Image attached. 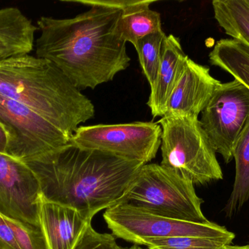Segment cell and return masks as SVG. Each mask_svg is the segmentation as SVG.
<instances>
[{
  "label": "cell",
  "mask_w": 249,
  "mask_h": 249,
  "mask_svg": "<svg viewBox=\"0 0 249 249\" xmlns=\"http://www.w3.org/2000/svg\"><path fill=\"white\" fill-rule=\"evenodd\" d=\"M63 1L90 9L71 19L39 18L36 57L51 61L80 92L113 80L130 62L118 30L120 0Z\"/></svg>",
  "instance_id": "6da1fadb"
},
{
  "label": "cell",
  "mask_w": 249,
  "mask_h": 249,
  "mask_svg": "<svg viewBox=\"0 0 249 249\" xmlns=\"http://www.w3.org/2000/svg\"><path fill=\"white\" fill-rule=\"evenodd\" d=\"M23 162L37 178L42 200L74 209L90 221L121 203L143 165L71 143Z\"/></svg>",
  "instance_id": "7a4b0ae2"
},
{
  "label": "cell",
  "mask_w": 249,
  "mask_h": 249,
  "mask_svg": "<svg viewBox=\"0 0 249 249\" xmlns=\"http://www.w3.org/2000/svg\"><path fill=\"white\" fill-rule=\"evenodd\" d=\"M0 95L32 110L71 138L96 111L90 99L53 64L29 54L0 61Z\"/></svg>",
  "instance_id": "3957f363"
},
{
  "label": "cell",
  "mask_w": 249,
  "mask_h": 249,
  "mask_svg": "<svg viewBox=\"0 0 249 249\" xmlns=\"http://www.w3.org/2000/svg\"><path fill=\"white\" fill-rule=\"evenodd\" d=\"M158 122L162 129L161 166L193 184L222 179L216 152L198 118L166 114Z\"/></svg>",
  "instance_id": "277c9868"
},
{
  "label": "cell",
  "mask_w": 249,
  "mask_h": 249,
  "mask_svg": "<svg viewBox=\"0 0 249 249\" xmlns=\"http://www.w3.org/2000/svg\"><path fill=\"white\" fill-rule=\"evenodd\" d=\"M121 203L162 217L209 224L201 210L203 200L194 184L158 164H146L138 171Z\"/></svg>",
  "instance_id": "5b68a950"
},
{
  "label": "cell",
  "mask_w": 249,
  "mask_h": 249,
  "mask_svg": "<svg viewBox=\"0 0 249 249\" xmlns=\"http://www.w3.org/2000/svg\"><path fill=\"white\" fill-rule=\"evenodd\" d=\"M104 219L114 236L136 245L155 238L178 236L235 238V235L216 224H197L162 217L120 203L104 213Z\"/></svg>",
  "instance_id": "8992f818"
},
{
  "label": "cell",
  "mask_w": 249,
  "mask_h": 249,
  "mask_svg": "<svg viewBox=\"0 0 249 249\" xmlns=\"http://www.w3.org/2000/svg\"><path fill=\"white\" fill-rule=\"evenodd\" d=\"M161 134L159 123L152 121L99 124L79 127L71 143L82 149L100 151L146 165L156 156Z\"/></svg>",
  "instance_id": "52a82bcc"
},
{
  "label": "cell",
  "mask_w": 249,
  "mask_h": 249,
  "mask_svg": "<svg viewBox=\"0 0 249 249\" xmlns=\"http://www.w3.org/2000/svg\"><path fill=\"white\" fill-rule=\"evenodd\" d=\"M0 125L7 136L5 153L19 160L58 150L71 138L19 102L0 95Z\"/></svg>",
  "instance_id": "ba28073f"
},
{
  "label": "cell",
  "mask_w": 249,
  "mask_h": 249,
  "mask_svg": "<svg viewBox=\"0 0 249 249\" xmlns=\"http://www.w3.org/2000/svg\"><path fill=\"white\" fill-rule=\"evenodd\" d=\"M249 120V88L236 79L221 83L202 111L200 122L225 163L233 159L235 145Z\"/></svg>",
  "instance_id": "9c48e42d"
},
{
  "label": "cell",
  "mask_w": 249,
  "mask_h": 249,
  "mask_svg": "<svg viewBox=\"0 0 249 249\" xmlns=\"http://www.w3.org/2000/svg\"><path fill=\"white\" fill-rule=\"evenodd\" d=\"M42 193L33 171L23 161L0 153V215L40 228Z\"/></svg>",
  "instance_id": "30bf717a"
},
{
  "label": "cell",
  "mask_w": 249,
  "mask_h": 249,
  "mask_svg": "<svg viewBox=\"0 0 249 249\" xmlns=\"http://www.w3.org/2000/svg\"><path fill=\"white\" fill-rule=\"evenodd\" d=\"M220 83L212 77L209 68L188 57L165 104L164 115L178 114L198 118Z\"/></svg>",
  "instance_id": "8fae6325"
},
{
  "label": "cell",
  "mask_w": 249,
  "mask_h": 249,
  "mask_svg": "<svg viewBox=\"0 0 249 249\" xmlns=\"http://www.w3.org/2000/svg\"><path fill=\"white\" fill-rule=\"evenodd\" d=\"M39 224L48 249H73L91 221L71 208L42 200Z\"/></svg>",
  "instance_id": "7c38bea8"
},
{
  "label": "cell",
  "mask_w": 249,
  "mask_h": 249,
  "mask_svg": "<svg viewBox=\"0 0 249 249\" xmlns=\"http://www.w3.org/2000/svg\"><path fill=\"white\" fill-rule=\"evenodd\" d=\"M188 57L184 54L179 39L173 35L165 37L160 62L151 87L147 102L154 118L162 117L164 108L182 71Z\"/></svg>",
  "instance_id": "4fadbf2b"
},
{
  "label": "cell",
  "mask_w": 249,
  "mask_h": 249,
  "mask_svg": "<svg viewBox=\"0 0 249 249\" xmlns=\"http://www.w3.org/2000/svg\"><path fill=\"white\" fill-rule=\"evenodd\" d=\"M37 26L18 8L0 10V61L29 54L35 47Z\"/></svg>",
  "instance_id": "5bb4252c"
},
{
  "label": "cell",
  "mask_w": 249,
  "mask_h": 249,
  "mask_svg": "<svg viewBox=\"0 0 249 249\" xmlns=\"http://www.w3.org/2000/svg\"><path fill=\"white\" fill-rule=\"evenodd\" d=\"M153 2L149 0H120L122 14L118 30L124 42L136 46L139 39L162 32L160 14L149 7Z\"/></svg>",
  "instance_id": "9a60e30c"
},
{
  "label": "cell",
  "mask_w": 249,
  "mask_h": 249,
  "mask_svg": "<svg viewBox=\"0 0 249 249\" xmlns=\"http://www.w3.org/2000/svg\"><path fill=\"white\" fill-rule=\"evenodd\" d=\"M212 65L220 67L249 89V46L235 39L218 41L209 54Z\"/></svg>",
  "instance_id": "2e32d148"
},
{
  "label": "cell",
  "mask_w": 249,
  "mask_h": 249,
  "mask_svg": "<svg viewBox=\"0 0 249 249\" xmlns=\"http://www.w3.org/2000/svg\"><path fill=\"white\" fill-rule=\"evenodd\" d=\"M212 6L225 33L249 46V0H214Z\"/></svg>",
  "instance_id": "e0dca14e"
},
{
  "label": "cell",
  "mask_w": 249,
  "mask_h": 249,
  "mask_svg": "<svg viewBox=\"0 0 249 249\" xmlns=\"http://www.w3.org/2000/svg\"><path fill=\"white\" fill-rule=\"evenodd\" d=\"M235 178L232 194L226 206V213L232 215L249 199V120L235 145Z\"/></svg>",
  "instance_id": "ac0fdd59"
},
{
  "label": "cell",
  "mask_w": 249,
  "mask_h": 249,
  "mask_svg": "<svg viewBox=\"0 0 249 249\" xmlns=\"http://www.w3.org/2000/svg\"><path fill=\"white\" fill-rule=\"evenodd\" d=\"M165 37L166 35L163 31L151 34L139 39L134 46L139 56L142 71L150 86L156 77Z\"/></svg>",
  "instance_id": "d6986e66"
},
{
  "label": "cell",
  "mask_w": 249,
  "mask_h": 249,
  "mask_svg": "<svg viewBox=\"0 0 249 249\" xmlns=\"http://www.w3.org/2000/svg\"><path fill=\"white\" fill-rule=\"evenodd\" d=\"M235 238L178 236L143 241L149 249H222L231 245Z\"/></svg>",
  "instance_id": "ffe728a7"
},
{
  "label": "cell",
  "mask_w": 249,
  "mask_h": 249,
  "mask_svg": "<svg viewBox=\"0 0 249 249\" xmlns=\"http://www.w3.org/2000/svg\"><path fill=\"white\" fill-rule=\"evenodd\" d=\"M4 219L13 230L20 249H48L41 228L19 223L6 218Z\"/></svg>",
  "instance_id": "44dd1931"
},
{
  "label": "cell",
  "mask_w": 249,
  "mask_h": 249,
  "mask_svg": "<svg viewBox=\"0 0 249 249\" xmlns=\"http://www.w3.org/2000/svg\"><path fill=\"white\" fill-rule=\"evenodd\" d=\"M73 249H124L117 244L112 234L99 233L91 224L83 232Z\"/></svg>",
  "instance_id": "7402d4cb"
},
{
  "label": "cell",
  "mask_w": 249,
  "mask_h": 249,
  "mask_svg": "<svg viewBox=\"0 0 249 249\" xmlns=\"http://www.w3.org/2000/svg\"><path fill=\"white\" fill-rule=\"evenodd\" d=\"M0 249H20L14 233L0 215Z\"/></svg>",
  "instance_id": "603a6c76"
},
{
  "label": "cell",
  "mask_w": 249,
  "mask_h": 249,
  "mask_svg": "<svg viewBox=\"0 0 249 249\" xmlns=\"http://www.w3.org/2000/svg\"><path fill=\"white\" fill-rule=\"evenodd\" d=\"M7 143V136L2 127L0 125V153H5Z\"/></svg>",
  "instance_id": "cb8c5ba5"
},
{
  "label": "cell",
  "mask_w": 249,
  "mask_h": 249,
  "mask_svg": "<svg viewBox=\"0 0 249 249\" xmlns=\"http://www.w3.org/2000/svg\"><path fill=\"white\" fill-rule=\"evenodd\" d=\"M222 249H249V245L243 246V247H232V246H227Z\"/></svg>",
  "instance_id": "d4e9b609"
},
{
  "label": "cell",
  "mask_w": 249,
  "mask_h": 249,
  "mask_svg": "<svg viewBox=\"0 0 249 249\" xmlns=\"http://www.w3.org/2000/svg\"><path fill=\"white\" fill-rule=\"evenodd\" d=\"M142 249L141 248V247H137L136 245L133 246V247H130V248L129 249Z\"/></svg>",
  "instance_id": "484cf974"
}]
</instances>
